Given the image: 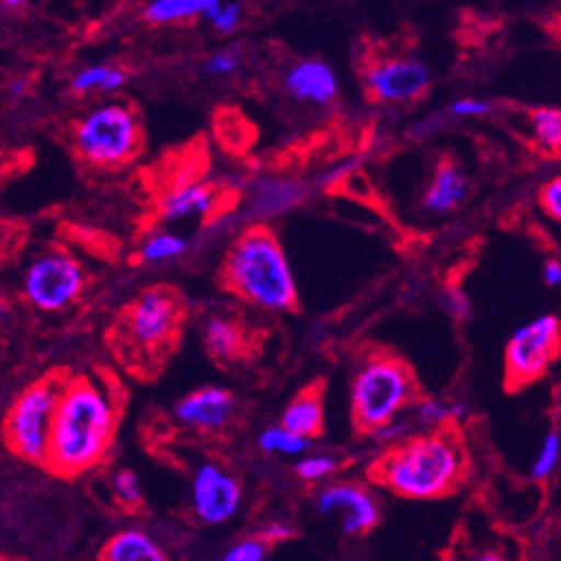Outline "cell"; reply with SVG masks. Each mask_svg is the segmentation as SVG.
<instances>
[{
  "label": "cell",
  "instance_id": "obj_1",
  "mask_svg": "<svg viewBox=\"0 0 561 561\" xmlns=\"http://www.w3.org/2000/svg\"><path fill=\"white\" fill-rule=\"evenodd\" d=\"M119 416V389L107 376H68L51 421L45 470L75 479L99 468L115 445Z\"/></svg>",
  "mask_w": 561,
  "mask_h": 561
},
{
  "label": "cell",
  "instance_id": "obj_2",
  "mask_svg": "<svg viewBox=\"0 0 561 561\" xmlns=\"http://www.w3.org/2000/svg\"><path fill=\"white\" fill-rule=\"evenodd\" d=\"M466 453L453 427L419 432L391 447L374 466V479L403 499L430 501L450 494L466 474Z\"/></svg>",
  "mask_w": 561,
  "mask_h": 561
},
{
  "label": "cell",
  "instance_id": "obj_3",
  "mask_svg": "<svg viewBox=\"0 0 561 561\" xmlns=\"http://www.w3.org/2000/svg\"><path fill=\"white\" fill-rule=\"evenodd\" d=\"M221 279L231 294L262 311L283 313L298 305V283L289 255L266 227H249L231 242Z\"/></svg>",
  "mask_w": 561,
  "mask_h": 561
},
{
  "label": "cell",
  "instance_id": "obj_4",
  "mask_svg": "<svg viewBox=\"0 0 561 561\" xmlns=\"http://www.w3.org/2000/svg\"><path fill=\"white\" fill-rule=\"evenodd\" d=\"M416 399L419 389L412 371L394 356H367L352 378V419L367 434L405 414Z\"/></svg>",
  "mask_w": 561,
  "mask_h": 561
},
{
  "label": "cell",
  "instance_id": "obj_5",
  "mask_svg": "<svg viewBox=\"0 0 561 561\" xmlns=\"http://www.w3.org/2000/svg\"><path fill=\"white\" fill-rule=\"evenodd\" d=\"M144 135L135 110L122 101L94 105L75 126V150L92 168H119L137 157Z\"/></svg>",
  "mask_w": 561,
  "mask_h": 561
},
{
  "label": "cell",
  "instance_id": "obj_6",
  "mask_svg": "<svg viewBox=\"0 0 561 561\" xmlns=\"http://www.w3.org/2000/svg\"><path fill=\"white\" fill-rule=\"evenodd\" d=\"M70 374L54 371L25 387L3 419L8 450L25 463L45 468L49 432L61 389Z\"/></svg>",
  "mask_w": 561,
  "mask_h": 561
},
{
  "label": "cell",
  "instance_id": "obj_7",
  "mask_svg": "<svg viewBox=\"0 0 561 561\" xmlns=\"http://www.w3.org/2000/svg\"><path fill=\"white\" fill-rule=\"evenodd\" d=\"M85 279V268L75 255L51 249L34 257L27 266L23 275V296L34 309L56 313L81 298Z\"/></svg>",
  "mask_w": 561,
  "mask_h": 561
},
{
  "label": "cell",
  "instance_id": "obj_8",
  "mask_svg": "<svg viewBox=\"0 0 561 561\" xmlns=\"http://www.w3.org/2000/svg\"><path fill=\"white\" fill-rule=\"evenodd\" d=\"M182 324V305L168 289L144 291L122 320V339L139 354L157 356L171 350Z\"/></svg>",
  "mask_w": 561,
  "mask_h": 561
},
{
  "label": "cell",
  "instance_id": "obj_9",
  "mask_svg": "<svg viewBox=\"0 0 561 561\" xmlns=\"http://www.w3.org/2000/svg\"><path fill=\"white\" fill-rule=\"evenodd\" d=\"M561 345V322L554 313H541L517 327L506 345V382L522 389L543 378L557 360Z\"/></svg>",
  "mask_w": 561,
  "mask_h": 561
},
{
  "label": "cell",
  "instance_id": "obj_10",
  "mask_svg": "<svg viewBox=\"0 0 561 561\" xmlns=\"http://www.w3.org/2000/svg\"><path fill=\"white\" fill-rule=\"evenodd\" d=\"M242 483L215 461H204L191 477V508L206 526L229 524L242 508Z\"/></svg>",
  "mask_w": 561,
  "mask_h": 561
},
{
  "label": "cell",
  "instance_id": "obj_11",
  "mask_svg": "<svg viewBox=\"0 0 561 561\" xmlns=\"http://www.w3.org/2000/svg\"><path fill=\"white\" fill-rule=\"evenodd\" d=\"M363 81L380 103H412L430 90L432 72L414 56H382L367 64Z\"/></svg>",
  "mask_w": 561,
  "mask_h": 561
},
{
  "label": "cell",
  "instance_id": "obj_12",
  "mask_svg": "<svg viewBox=\"0 0 561 561\" xmlns=\"http://www.w3.org/2000/svg\"><path fill=\"white\" fill-rule=\"evenodd\" d=\"M313 503L322 517H339L341 533L347 537L369 533L380 519L376 496L358 483H329L316 492Z\"/></svg>",
  "mask_w": 561,
  "mask_h": 561
},
{
  "label": "cell",
  "instance_id": "obj_13",
  "mask_svg": "<svg viewBox=\"0 0 561 561\" xmlns=\"http://www.w3.org/2000/svg\"><path fill=\"white\" fill-rule=\"evenodd\" d=\"M309 193V184L298 178H260L247 193L242 217L249 227H264L266 221L298 208Z\"/></svg>",
  "mask_w": 561,
  "mask_h": 561
},
{
  "label": "cell",
  "instance_id": "obj_14",
  "mask_svg": "<svg viewBox=\"0 0 561 561\" xmlns=\"http://www.w3.org/2000/svg\"><path fill=\"white\" fill-rule=\"evenodd\" d=\"M236 414V397L227 387L208 385L191 391L175 405V419L195 432H219Z\"/></svg>",
  "mask_w": 561,
  "mask_h": 561
},
{
  "label": "cell",
  "instance_id": "obj_15",
  "mask_svg": "<svg viewBox=\"0 0 561 561\" xmlns=\"http://www.w3.org/2000/svg\"><path fill=\"white\" fill-rule=\"evenodd\" d=\"M219 208V193L199 180H188L165 191L159 199V217L165 224L213 217Z\"/></svg>",
  "mask_w": 561,
  "mask_h": 561
},
{
  "label": "cell",
  "instance_id": "obj_16",
  "mask_svg": "<svg viewBox=\"0 0 561 561\" xmlns=\"http://www.w3.org/2000/svg\"><path fill=\"white\" fill-rule=\"evenodd\" d=\"M285 88L296 101L320 107L331 105L341 92L339 75L320 59H302L291 66L285 77Z\"/></svg>",
  "mask_w": 561,
  "mask_h": 561
},
{
  "label": "cell",
  "instance_id": "obj_17",
  "mask_svg": "<svg viewBox=\"0 0 561 561\" xmlns=\"http://www.w3.org/2000/svg\"><path fill=\"white\" fill-rule=\"evenodd\" d=\"M470 195V180L455 161H438L423 195V210L430 215H450Z\"/></svg>",
  "mask_w": 561,
  "mask_h": 561
},
{
  "label": "cell",
  "instance_id": "obj_18",
  "mask_svg": "<svg viewBox=\"0 0 561 561\" xmlns=\"http://www.w3.org/2000/svg\"><path fill=\"white\" fill-rule=\"evenodd\" d=\"M99 561H171V557L148 530L130 526L122 528L103 543Z\"/></svg>",
  "mask_w": 561,
  "mask_h": 561
},
{
  "label": "cell",
  "instance_id": "obj_19",
  "mask_svg": "<svg viewBox=\"0 0 561 561\" xmlns=\"http://www.w3.org/2000/svg\"><path fill=\"white\" fill-rule=\"evenodd\" d=\"M470 412L466 401H443V399H416L408 408V419L412 421L414 430L425 432H440L447 430L453 423H461Z\"/></svg>",
  "mask_w": 561,
  "mask_h": 561
},
{
  "label": "cell",
  "instance_id": "obj_20",
  "mask_svg": "<svg viewBox=\"0 0 561 561\" xmlns=\"http://www.w3.org/2000/svg\"><path fill=\"white\" fill-rule=\"evenodd\" d=\"M208 354L217 360H238L247 352V335L238 322L224 316H213L204 322L202 331Z\"/></svg>",
  "mask_w": 561,
  "mask_h": 561
},
{
  "label": "cell",
  "instance_id": "obj_21",
  "mask_svg": "<svg viewBox=\"0 0 561 561\" xmlns=\"http://www.w3.org/2000/svg\"><path fill=\"white\" fill-rule=\"evenodd\" d=\"M285 430L313 440L324 425V408L320 391L307 389L302 394H298L283 412V421H279Z\"/></svg>",
  "mask_w": 561,
  "mask_h": 561
},
{
  "label": "cell",
  "instance_id": "obj_22",
  "mask_svg": "<svg viewBox=\"0 0 561 561\" xmlns=\"http://www.w3.org/2000/svg\"><path fill=\"white\" fill-rule=\"evenodd\" d=\"M213 0H152L144 8V19L152 25H175L204 19Z\"/></svg>",
  "mask_w": 561,
  "mask_h": 561
},
{
  "label": "cell",
  "instance_id": "obj_23",
  "mask_svg": "<svg viewBox=\"0 0 561 561\" xmlns=\"http://www.w3.org/2000/svg\"><path fill=\"white\" fill-rule=\"evenodd\" d=\"M128 72L119 66H107V64H96L81 68L72 81L70 90L75 94H107V92H117L126 85Z\"/></svg>",
  "mask_w": 561,
  "mask_h": 561
},
{
  "label": "cell",
  "instance_id": "obj_24",
  "mask_svg": "<svg viewBox=\"0 0 561 561\" xmlns=\"http://www.w3.org/2000/svg\"><path fill=\"white\" fill-rule=\"evenodd\" d=\"M257 445L260 450L273 457H289V459H300L307 453H311L313 440L302 438L289 430H285L283 425H271L266 430L260 432L257 436Z\"/></svg>",
  "mask_w": 561,
  "mask_h": 561
},
{
  "label": "cell",
  "instance_id": "obj_25",
  "mask_svg": "<svg viewBox=\"0 0 561 561\" xmlns=\"http://www.w3.org/2000/svg\"><path fill=\"white\" fill-rule=\"evenodd\" d=\"M191 251V242L171 231H154L139 247V260L146 264H163L180 260Z\"/></svg>",
  "mask_w": 561,
  "mask_h": 561
},
{
  "label": "cell",
  "instance_id": "obj_26",
  "mask_svg": "<svg viewBox=\"0 0 561 561\" xmlns=\"http://www.w3.org/2000/svg\"><path fill=\"white\" fill-rule=\"evenodd\" d=\"M530 128L535 144L550 154L561 150V112L559 107H537L530 115Z\"/></svg>",
  "mask_w": 561,
  "mask_h": 561
},
{
  "label": "cell",
  "instance_id": "obj_27",
  "mask_svg": "<svg viewBox=\"0 0 561 561\" xmlns=\"http://www.w3.org/2000/svg\"><path fill=\"white\" fill-rule=\"evenodd\" d=\"M559 459H561V436L557 430L548 432L539 445V453L535 457V463L530 468V474L535 481H548L557 468H559Z\"/></svg>",
  "mask_w": 561,
  "mask_h": 561
},
{
  "label": "cell",
  "instance_id": "obj_28",
  "mask_svg": "<svg viewBox=\"0 0 561 561\" xmlns=\"http://www.w3.org/2000/svg\"><path fill=\"white\" fill-rule=\"evenodd\" d=\"M339 459L327 453H307L296 461V474L305 483H322L339 470Z\"/></svg>",
  "mask_w": 561,
  "mask_h": 561
},
{
  "label": "cell",
  "instance_id": "obj_29",
  "mask_svg": "<svg viewBox=\"0 0 561 561\" xmlns=\"http://www.w3.org/2000/svg\"><path fill=\"white\" fill-rule=\"evenodd\" d=\"M112 485V496L117 499V503L126 511H137L144 503V488L139 477L133 470H119L115 472L110 481Z\"/></svg>",
  "mask_w": 561,
  "mask_h": 561
},
{
  "label": "cell",
  "instance_id": "obj_30",
  "mask_svg": "<svg viewBox=\"0 0 561 561\" xmlns=\"http://www.w3.org/2000/svg\"><path fill=\"white\" fill-rule=\"evenodd\" d=\"M414 434H419V432L414 430V425H412V421L408 419V414H401V416H397L394 421H389V423H385V425H380L378 430L371 432L376 445L382 447L385 453L391 450V447L403 445V443H405L408 438H412Z\"/></svg>",
  "mask_w": 561,
  "mask_h": 561
},
{
  "label": "cell",
  "instance_id": "obj_31",
  "mask_svg": "<svg viewBox=\"0 0 561 561\" xmlns=\"http://www.w3.org/2000/svg\"><path fill=\"white\" fill-rule=\"evenodd\" d=\"M204 19L213 25L215 32L233 34L242 25L244 12H242L240 3H219V0H213V5L204 14Z\"/></svg>",
  "mask_w": 561,
  "mask_h": 561
},
{
  "label": "cell",
  "instance_id": "obj_32",
  "mask_svg": "<svg viewBox=\"0 0 561 561\" xmlns=\"http://www.w3.org/2000/svg\"><path fill=\"white\" fill-rule=\"evenodd\" d=\"M268 546L260 537H247L229 546V550L219 557V561H266Z\"/></svg>",
  "mask_w": 561,
  "mask_h": 561
},
{
  "label": "cell",
  "instance_id": "obj_33",
  "mask_svg": "<svg viewBox=\"0 0 561 561\" xmlns=\"http://www.w3.org/2000/svg\"><path fill=\"white\" fill-rule=\"evenodd\" d=\"M242 66V56L240 51L236 49H219L215 54H210L206 64H204V70L213 77H233Z\"/></svg>",
  "mask_w": 561,
  "mask_h": 561
},
{
  "label": "cell",
  "instance_id": "obj_34",
  "mask_svg": "<svg viewBox=\"0 0 561 561\" xmlns=\"http://www.w3.org/2000/svg\"><path fill=\"white\" fill-rule=\"evenodd\" d=\"M443 309L450 313L455 320L461 322V320L470 318L472 302H470L468 294L461 287L450 285V287H445V291H443Z\"/></svg>",
  "mask_w": 561,
  "mask_h": 561
},
{
  "label": "cell",
  "instance_id": "obj_35",
  "mask_svg": "<svg viewBox=\"0 0 561 561\" xmlns=\"http://www.w3.org/2000/svg\"><path fill=\"white\" fill-rule=\"evenodd\" d=\"M447 112H450V117H455V119H477V117L490 115L492 103L488 99L466 96V99H457Z\"/></svg>",
  "mask_w": 561,
  "mask_h": 561
},
{
  "label": "cell",
  "instance_id": "obj_36",
  "mask_svg": "<svg viewBox=\"0 0 561 561\" xmlns=\"http://www.w3.org/2000/svg\"><path fill=\"white\" fill-rule=\"evenodd\" d=\"M539 202H541L543 213H546L550 219H554V221L561 219V178H552V180H548V182L541 186Z\"/></svg>",
  "mask_w": 561,
  "mask_h": 561
},
{
  "label": "cell",
  "instance_id": "obj_37",
  "mask_svg": "<svg viewBox=\"0 0 561 561\" xmlns=\"http://www.w3.org/2000/svg\"><path fill=\"white\" fill-rule=\"evenodd\" d=\"M296 537V528L287 522H271L262 528L260 533V539L268 546V543H283V541H289Z\"/></svg>",
  "mask_w": 561,
  "mask_h": 561
},
{
  "label": "cell",
  "instance_id": "obj_38",
  "mask_svg": "<svg viewBox=\"0 0 561 561\" xmlns=\"http://www.w3.org/2000/svg\"><path fill=\"white\" fill-rule=\"evenodd\" d=\"M19 247V229H14L12 221H0V262L14 255Z\"/></svg>",
  "mask_w": 561,
  "mask_h": 561
},
{
  "label": "cell",
  "instance_id": "obj_39",
  "mask_svg": "<svg viewBox=\"0 0 561 561\" xmlns=\"http://www.w3.org/2000/svg\"><path fill=\"white\" fill-rule=\"evenodd\" d=\"M360 163V159H352V161H341L339 165H333L331 171H327L322 178H320V186H333L343 182L347 175H352V171H356V165Z\"/></svg>",
  "mask_w": 561,
  "mask_h": 561
},
{
  "label": "cell",
  "instance_id": "obj_40",
  "mask_svg": "<svg viewBox=\"0 0 561 561\" xmlns=\"http://www.w3.org/2000/svg\"><path fill=\"white\" fill-rule=\"evenodd\" d=\"M541 275H543V283H546V287L557 289V287L561 285V262H559L557 257L546 260V262H543V271H541Z\"/></svg>",
  "mask_w": 561,
  "mask_h": 561
},
{
  "label": "cell",
  "instance_id": "obj_41",
  "mask_svg": "<svg viewBox=\"0 0 561 561\" xmlns=\"http://www.w3.org/2000/svg\"><path fill=\"white\" fill-rule=\"evenodd\" d=\"M470 561H508V557L499 548H485V550H479Z\"/></svg>",
  "mask_w": 561,
  "mask_h": 561
},
{
  "label": "cell",
  "instance_id": "obj_42",
  "mask_svg": "<svg viewBox=\"0 0 561 561\" xmlns=\"http://www.w3.org/2000/svg\"><path fill=\"white\" fill-rule=\"evenodd\" d=\"M10 311H12V305H10V298L8 294L0 289V331H3V327L8 324L10 320Z\"/></svg>",
  "mask_w": 561,
  "mask_h": 561
},
{
  "label": "cell",
  "instance_id": "obj_43",
  "mask_svg": "<svg viewBox=\"0 0 561 561\" xmlns=\"http://www.w3.org/2000/svg\"><path fill=\"white\" fill-rule=\"evenodd\" d=\"M27 90V85H25V81H16L14 85H12V94H23Z\"/></svg>",
  "mask_w": 561,
  "mask_h": 561
}]
</instances>
